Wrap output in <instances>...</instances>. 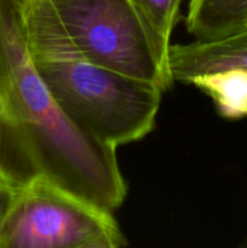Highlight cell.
Listing matches in <instances>:
<instances>
[{
	"mask_svg": "<svg viewBox=\"0 0 247 248\" xmlns=\"http://www.w3.org/2000/svg\"><path fill=\"white\" fill-rule=\"evenodd\" d=\"M47 181L114 212L127 186L116 148L75 125L29 51L22 0H0V182L15 190Z\"/></svg>",
	"mask_w": 247,
	"mask_h": 248,
	"instance_id": "6da1fadb",
	"label": "cell"
},
{
	"mask_svg": "<svg viewBox=\"0 0 247 248\" xmlns=\"http://www.w3.org/2000/svg\"><path fill=\"white\" fill-rule=\"evenodd\" d=\"M22 1L34 64L68 118L116 149L144 138L155 126L164 90L82 57L46 0Z\"/></svg>",
	"mask_w": 247,
	"mask_h": 248,
	"instance_id": "7a4b0ae2",
	"label": "cell"
},
{
	"mask_svg": "<svg viewBox=\"0 0 247 248\" xmlns=\"http://www.w3.org/2000/svg\"><path fill=\"white\" fill-rule=\"evenodd\" d=\"M70 45L96 64L167 90L164 52L132 0H46Z\"/></svg>",
	"mask_w": 247,
	"mask_h": 248,
	"instance_id": "3957f363",
	"label": "cell"
},
{
	"mask_svg": "<svg viewBox=\"0 0 247 248\" xmlns=\"http://www.w3.org/2000/svg\"><path fill=\"white\" fill-rule=\"evenodd\" d=\"M111 213L51 182H33L16 191L0 248L124 247Z\"/></svg>",
	"mask_w": 247,
	"mask_h": 248,
	"instance_id": "277c9868",
	"label": "cell"
},
{
	"mask_svg": "<svg viewBox=\"0 0 247 248\" xmlns=\"http://www.w3.org/2000/svg\"><path fill=\"white\" fill-rule=\"evenodd\" d=\"M247 69V28L211 40L171 45L169 69L172 81L189 84L193 78L219 70Z\"/></svg>",
	"mask_w": 247,
	"mask_h": 248,
	"instance_id": "5b68a950",
	"label": "cell"
},
{
	"mask_svg": "<svg viewBox=\"0 0 247 248\" xmlns=\"http://www.w3.org/2000/svg\"><path fill=\"white\" fill-rule=\"evenodd\" d=\"M185 26L199 40L237 33L247 27V0H190Z\"/></svg>",
	"mask_w": 247,
	"mask_h": 248,
	"instance_id": "8992f818",
	"label": "cell"
},
{
	"mask_svg": "<svg viewBox=\"0 0 247 248\" xmlns=\"http://www.w3.org/2000/svg\"><path fill=\"white\" fill-rule=\"evenodd\" d=\"M212 98L223 118L247 116V69L232 68L199 75L189 81Z\"/></svg>",
	"mask_w": 247,
	"mask_h": 248,
	"instance_id": "52a82bcc",
	"label": "cell"
},
{
	"mask_svg": "<svg viewBox=\"0 0 247 248\" xmlns=\"http://www.w3.org/2000/svg\"><path fill=\"white\" fill-rule=\"evenodd\" d=\"M183 0H132L160 47L169 56L171 35Z\"/></svg>",
	"mask_w": 247,
	"mask_h": 248,
	"instance_id": "ba28073f",
	"label": "cell"
},
{
	"mask_svg": "<svg viewBox=\"0 0 247 248\" xmlns=\"http://www.w3.org/2000/svg\"><path fill=\"white\" fill-rule=\"evenodd\" d=\"M16 191L17 190L0 182V239H1L2 229H4L7 215H9L10 208L15 200V196H16Z\"/></svg>",
	"mask_w": 247,
	"mask_h": 248,
	"instance_id": "9c48e42d",
	"label": "cell"
},
{
	"mask_svg": "<svg viewBox=\"0 0 247 248\" xmlns=\"http://www.w3.org/2000/svg\"><path fill=\"white\" fill-rule=\"evenodd\" d=\"M244 246H245V247H247V240H246V241L244 242Z\"/></svg>",
	"mask_w": 247,
	"mask_h": 248,
	"instance_id": "30bf717a",
	"label": "cell"
},
{
	"mask_svg": "<svg viewBox=\"0 0 247 248\" xmlns=\"http://www.w3.org/2000/svg\"><path fill=\"white\" fill-rule=\"evenodd\" d=\"M246 28H247V27H246Z\"/></svg>",
	"mask_w": 247,
	"mask_h": 248,
	"instance_id": "8fae6325",
	"label": "cell"
}]
</instances>
